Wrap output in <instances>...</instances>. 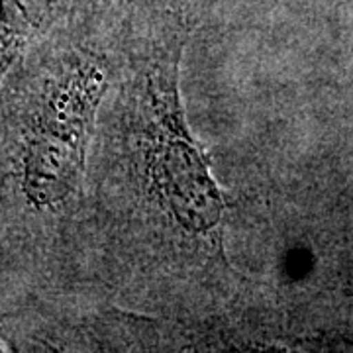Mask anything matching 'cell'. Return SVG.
<instances>
[{"instance_id":"6da1fadb","label":"cell","mask_w":353,"mask_h":353,"mask_svg":"<svg viewBox=\"0 0 353 353\" xmlns=\"http://www.w3.org/2000/svg\"><path fill=\"white\" fill-rule=\"evenodd\" d=\"M102 92L101 67L85 53L69 51L48 61L14 104V175L36 210H59L79 192Z\"/></svg>"},{"instance_id":"3957f363","label":"cell","mask_w":353,"mask_h":353,"mask_svg":"<svg viewBox=\"0 0 353 353\" xmlns=\"http://www.w3.org/2000/svg\"><path fill=\"white\" fill-rule=\"evenodd\" d=\"M69 0H0V85L61 20Z\"/></svg>"},{"instance_id":"7a4b0ae2","label":"cell","mask_w":353,"mask_h":353,"mask_svg":"<svg viewBox=\"0 0 353 353\" xmlns=\"http://www.w3.org/2000/svg\"><path fill=\"white\" fill-rule=\"evenodd\" d=\"M176 65L153 77V145L150 152L152 176L176 218L192 230H208L224 208L220 192L208 171V161L192 143L181 118L173 79Z\"/></svg>"}]
</instances>
